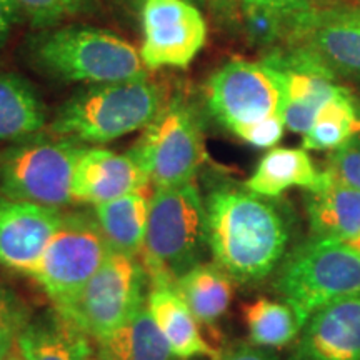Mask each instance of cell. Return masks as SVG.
I'll return each mask as SVG.
<instances>
[{"label":"cell","mask_w":360,"mask_h":360,"mask_svg":"<svg viewBox=\"0 0 360 360\" xmlns=\"http://www.w3.org/2000/svg\"><path fill=\"white\" fill-rule=\"evenodd\" d=\"M30 319L32 314L25 300L11 287L0 283V360H7L17 349Z\"/></svg>","instance_id":"obj_27"},{"label":"cell","mask_w":360,"mask_h":360,"mask_svg":"<svg viewBox=\"0 0 360 360\" xmlns=\"http://www.w3.org/2000/svg\"><path fill=\"white\" fill-rule=\"evenodd\" d=\"M142 34L146 69H186L205 45L207 24L191 0H142Z\"/></svg>","instance_id":"obj_12"},{"label":"cell","mask_w":360,"mask_h":360,"mask_svg":"<svg viewBox=\"0 0 360 360\" xmlns=\"http://www.w3.org/2000/svg\"><path fill=\"white\" fill-rule=\"evenodd\" d=\"M22 19V13L12 0H0V52L4 51L13 30Z\"/></svg>","instance_id":"obj_33"},{"label":"cell","mask_w":360,"mask_h":360,"mask_svg":"<svg viewBox=\"0 0 360 360\" xmlns=\"http://www.w3.org/2000/svg\"><path fill=\"white\" fill-rule=\"evenodd\" d=\"M283 130H285V122H283L282 115H274L269 119L257 122L249 127L238 130L236 134L238 139H242L245 143L255 148H270L276 147L281 139L283 137Z\"/></svg>","instance_id":"obj_31"},{"label":"cell","mask_w":360,"mask_h":360,"mask_svg":"<svg viewBox=\"0 0 360 360\" xmlns=\"http://www.w3.org/2000/svg\"><path fill=\"white\" fill-rule=\"evenodd\" d=\"M164 103L160 87L147 77L89 85L58 107L51 134L103 146L146 127Z\"/></svg>","instance_id":"obj_4"},{"label":"cell","mask_w":360,"mask_h":360,"mask_svg":"<svg viewBox=\"0 0 360 360\" xmlns=\"http://www.w3.org/2000/svg\"><path fill=\"white\" fill-rule=\"evenodd\" d=\"M148 290L141 257L110 252L79 295L57 310L96 342L132 321L147 305Z\"/></svg>","instance_id":"obj_8"},{"label":"cell","mask_w":360,"mask_h":360,"mask_svg":"<svg viewBox=\"0 0 360 360\" xmlns=\"http://www.w3.org/2000/svg\"><path fill=\"white\" fill-rule=\"evenodd\" d=\"M317 6V0H240L242 12H267L290 22Z\"/></svg>","instance_id":"obj_30"},{"label":"cell","mask_w":360,"mask_h":360,"mask_svg":"<svg viewBox=\"0 0 360 360\" xmlns=\"http://www.w3.org/2000/svg\"><path fill=\"white\" fill-rule=\"evenodd\" d=\"M147 309L152 314L162 335L169 342L170 349L180 359L191 360L207 357L217 360L220 350L204 339L200 323L193 317L182 297L174 285L150 287L147 297Z\"/></svg>","instance_id":"obj_19"},{"label":"cell","mask_w":360,"mask_h":360,"mask_svg":"<svg viewBox=\"0 0 360 360\" xmlns=\"http://www.w3.org/2000/svg\"><path fill=\"white\" fill-rule=\"evenodd\" d=\"M150 187L94 205L92 215L112 252L141 257L146 244Z\"/></svg>","instance_id":"obj_20"},{"label":"cell","mask_w":360,"mask_h":360,"mask_svg":"<svg viewBox=\"0 0 360 360\" xmlns=\"http://www.w3.org/2000/svg\"><path fill=\"white\" fill-rule=\"evenodd\" d=\"M322 180L323 170L315 167L309 150L274 147L260 159L244 187L267 199H276L292 187L314 191Z\"/></svg>","instance_id":"obj_21"},{"label":"cell","mask_w":360,"mask_h":360,"mask_svg":"<svg viewBox=\"0 0 360 360\" xmlns=\"http://www.w3.org/2000/svg\"><path fill=\"white\" fill-rule=\"evenodd\" d=\"M96 347L101 360H184L170 349L147 305L125 326L96 340Z\"/></svg>","instance_id":"obj_24"},{"label":"cell","mask_w":360,"mask_h":360,"mask_svg":"<svg viewBox=\"0 0 360 360\" xmlns=\"http://www.w3.org/2000/svg\"><path fill=\"white\" fill-rule=\"evenodd\" d=\"M205 98L210 114L232 134L282 115L285 101L277 72L264 60L244 58H233L210 75Z\"/></svg>","instance_id":"obj_10"},{"label":"cell","mask_w":360,"mask_h":360,"mask_svg":"<svg viewBox=\"0 0 360 360\" xmlns=\"http://www.w3.org/2000/svg\"><path fill=\"white\" fill-rule=\"evenodd\" d=\"M205 4L220 17H233L237 7H240V0H205Z\"/></svg>","instance_id":"obj_34"},{"label":"cell","mask_w":360,"mask_h":360,"mask_svg":"<svg viewBox=\"0 0 360 360\" xmlns=\"http://www.w3.org/2000/svg\"><path fill=\"white\" fill-rule=\"evenodd\" d=\"M310 236L347 242L360 237V192L323 170L322 184L305 192Z\"/></svg>","instance_id":"obj_18"},{"label":"cell","mask_w":360,"mask_h":360,"mask_svg":"<svg viewBox=\"0 0 360 360\" xmlns=\"http://www.w3.org/2000/svg\"><path fill=\"white\" fill-rule=\"evenodd\" d=\"M129 154L154 188L193 182L207 159L200 117L184 98L164 103Z\"/></svg>","instance_id":"obj_7"},{"label":"cell","mask_w":360,"mask_h":360,"mask_svg":"<svg viewBox=\"0 0 360 360\" xmlns=\"http://www.w3.org/2000/svg\"><path fill=\"white\" fill-rule=\"evenodd\" d=\"M17 347L25 360H101L96 342L56 307L30 319Z\"/></svg>","instance_id":"obj_17"},{"label":"cell","mask_w":360,"mask_h":360,"mask_svg":"<svg viewBox=\"0 0 360 360\" xmlns=\"http://www.w3.org/2000/svg\"><path fill=\"white\" fill-rule=\"evenodd\" d=\"M217 360H281L272 349L260 347L249 342H237L220 352Z\"/></svg>","instance_id":"obj_32"},{"label":"cell","mask_w":360,"mask_h":360,"mask_svg":"<svg viewBox=\"0 0 360 360\" xmlns=\"http://www.w3.org/2000/svg\"><path fill=\"white\" fill-rule=\"evenodd\" d=\"M110 252L92 212L64 214L29 277L37 282L52 307L62 309L79 295Z\"/></svg>","instance_id":"obj_9"},{"label":"cell","mask_w":360,"mask_h":360,"mask_svg":"<svg viewBox=\"0 0 360 360\" xmlns=\"http://www.w3.org/2000/svg\"><path fill=\"white\" fill-rule=\"evenodd\" d=\"M7 360H25L24 359V355L20 354V350H19V347H17L15 350H13V352L11 354V357H8Z\"/></svg>","instance_id":"obj_36"},{"label":"cell","mask_w":360,"mask_h":360,"mask_svg":"<svg viewBox=\"0 0 360 360\" xmlns=\"http://www.w3.org/2000/svg\"><path fill=\"white\" fill-rule=\"evenodd\" d=\"M242 319L252 344L267 349L287 347L302 330V323L290 305L265 297L245 304Z\"/></svg>","instance_id":"obj_26"},{"label":"cell","mask_w":360,"mask_h":360,"mask_svg":"<svg viewBox=\"0 0 360 360\" xmlns=\"http://www.w3.org/2000/svg\"><path fill=\"white\" fill-rule=\"evenodd\" d=\"M326 170L360 192V135L328 155Z\"/></svg>","instance_id":"obj_29"},{"label":"cell","mask_w":360,"mask_h":360,"mask_svg":"<svg viewBox=\"0 0 360 360\" xmlns=\"http://www.w3.org/2000/svg\"><path fill=\"white\" fill-rule=\"evenodd\" d=\"M207 244L205 200L193 182L154 188L141 260L150 287L175 281L204 262Z\"/></svg>","instance_id":"obj_3"},{"label":"cell","mask_w":360,"mask_h":360,"mask_svg":"<svg viewBox=\"0 0 360 360\" xmlns=\"http://www.w3.org/2000/svg\"><path fill=\"white\" fill-rule=\"evenodd\" d=\"M347 245L352 247V249H354L355 252H357V254H360V237H357V238H354V240L347 242Z\"/></svg>","instance_id":"obj_35"},{"label":"cell","mask_w":360,"mask_h":360,"mask_svg":"<svg viewBox=\"0 0 360 360\" xmlns=\"http://www.w3.org/2000/svg\"><path fill=\"white\" fill-rule=\"evenodd\" d=\"M290 360H360V295L317 310L300 330Z\"/></svg>","instance_id":"obj_15"},{"label":"cell","mask_w":360,"mask_h":360,"mask_svg":"<svg viewBox=\"0 0 360 360\" xmlns=\"http://www.w3.org/2000/svg\"><path fill=\"white\" fill-rule=\"evenodd\" d=\"M264 62L282 80L285 129L305 135L322 107L342 89L339 79L317 58L297 47H276L264 57Z\"/></svg>","instance_id":"obj_13"},{"label":"cell","mask_w":360,"mask_h":360,"mask_svg":"<svg viewBox=\"0 0 360 360\" xmlns=\"http://www.w3.org/2000/svg\"><path fill=\"white\" fill-rule=\"evenodd\" d=\"M27 58L44 75L69 84H107L147 77L141 52L124 37L97 27L42 29L25 45Z\"/></svg>","instance_id":"obj_2"},{"label":"cell","mask_w":360,"mask_h":360,"mask_svg":"<svg viewBox=\"0 0 360 360\" xmlns=\"http://www.w3.org/2000/svg\"><path fill=\"white\" fill-rule=\"evenodd\" d=\"M64 212L0 193V267L30 276Z\"/></svg>","instance_id":"obj_14"},{"label":"cell","mask_w":360,"mask_h":360,"mask_svg":"<svg viewBox=\"0 0 360 360\" xmlns=\"http://www.w3.org/2000/svg\"><path fill=\"white\" fill-rule=\"evenodd\" d=\"M191 2H193V4H205V0H191Z\"/></svg>","instance_id":"obj_37"},{"label":"cell","mask_w":360,"mask_h":360,"mask_svg":"<svg viewBox=\"0 0 360 360\" xmlns=\"http://www.w3.org/2000/svg\"><path fill=\"white\" fill-rule=\"evenodd\" d=\"M85 148L53 134L8 143L0 150V193L62 210L72 204V177Z\"/></svg>","instance_id":"obj_6"},{"label":"cell","mask_w":360,"mask_h":360,"mask_svg":"<svg viewBox=\"0 0 360 360\" xmlns=\"http://www.w3.org/2000/svg\"><path fill=\"white\" fill-rule=\"evenodd\" d=\"M349 2H359L360 4V0H349Z\"/></svg>","instance_id":"obj_38"},{"label":"cell","mask_w":360,"mask_h":360,"mask_svg":"<svg viewBox=\"0 0 360 360\" xmlns=\"http://www.w3.org/2000/svg\"><path fill=\"white\" fill-rule=\"evenodd\" d=\"M22 13L37 29H51L94 7V0H12Z\"/></svg>","instance_id":"obj_28"},{"label":"cell","mask_w":360,"mask_h":360,"mask_svg":"<svg viewBox=\"0 0 360 360\" xmlns=\"http://www.w3.org/2000/svg\"><path fill=\"white\" fill-rule=\"evenodd\" d=\"M47 115L34 85L13 72L0 74V142H19L45 129Z\"/></svg>","instance_id":"obj_23"},{"label":"cell","mask_w":360,"mask_h":360,"mask_svg":"<svg viewBox=\"0 0 360 360\" xmlns=\"http://www.w3.org/2000/svg\"><path fill=\"white\" fill-rule=\"evenodd\" d=\"M152 187L132 155L107 148H85L72 177V204L98 205Z\"/></svg>","instance_id":"obj_16"},{"label":"cell","mask_w":360,"mask_h":360,"mask_svg":"<svg viewBox=\"0 0 360 360\" xmlns=\"http://www.w3.org/2000/svg\"><path fill=\"white\" fill-rule=\"evenodd\" d=\"M204 200L214 262L240 285L272 276L290 242L289 220L276 202L232 184L214 187Z\"/></svg>","instance_id":"obj_1"},{"label":"cell","mask_w":360,"mask_h":360,"mask_svg":"<svg viewBox=\"0 0 360 360\" xmlns=\"http://www.w3.org/2000/svg\"><path fill=\"white\" fill-rule=\"evenodd\" d=\"M175 290L200 326L212 328L231 307L232 277L215 262H202L175 281Z\"/></svg>","instance_id":"obj_22"},{"label":"cell","mask_w":360,"mask_h":360,"mask_svg":"<svg viewBox=\"0 0 360 360\" xmlns=\"http://www.w3.org/2000/svg\"><path fill=\"white\" fill-rule=\"evenodd\" d=\"M283 45L310 53L337 79L360 82V4H317L297 17Z\"/></svg>","instance_id":"obj_11"},{"label":"cell","mask_w":360,"mask_h":360,"mask_svg":"<svg viewBox=\"0 0 360 360\" xmlns=\"http://www.w3.org/2000/svg\"><path fill=\"white\" fill-rule=\"evenodd\" d=\"M360 135V101L342 89L319 112L317 119L304 135L302 148L315 152H334Z\"/></svg>","instance_id":"obj_25"},{"label":"cell","mask_w":360,"mask_h":360,"mask_svg":"<svg viewBox=\"0 0 360 360\" xmlns=\"http://www.w3.org/2000/svg\"><path fill=\"white\" fill-rule=\"evenodd\" d=\"M274 290L304 327L326 305L360 295V254L345 242L310 237L278 265Z\"/></svg>","instance_id":"obj_5"}]
</instances>
